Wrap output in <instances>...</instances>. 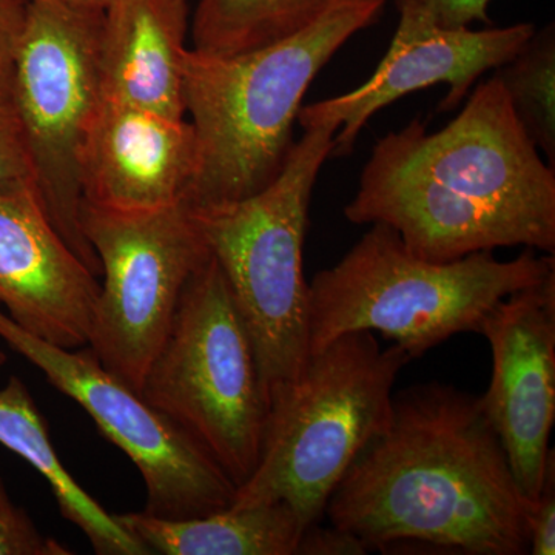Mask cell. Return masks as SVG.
Here are the masks:
<instances>
[{"mask_svg": "<svg viewBox=\"0 0 555 555\" xmlns=\"http://www.w3.org/2000/svg\"><path fill=\"white\" fill-rule=\"evenodd\" d=\"M150 554L295 555L306 528L287 503L228 507L171 520L149 513L113 514Z\"/></svg>", "mask_w": 555, "mask_h": 555, "instance_id": "cell-16", "label": "cell"}, {"mask_svg": "<svg viewBox=\"0 0 555 555\" xmlns=\"http://www.w3.org/2000/svg\"><path fill=\"white\" fill-rule=\"evenodd\" d=\"M526 529L529 554H555V456L547 465L542 491L526 507Z\"/></svg>", "mask_w": 555, "mask_h": 555, "instance_id": "cell-22", "label": "cell"}, {"mask_svg": "<svg viewBox=\"0 0 555 555\" xmlns=\"http://www.w3.org/2000/svg\"><path fill=\"white\" fill-rule=\"evenodd\" d=\"M528 503L481 398L433 382L393 396L385 430L357 456L324 516L367 551L409 542L525 555Z\"/></svg>", "mask_w": 555, "mask_h": 555, "instance_id": "cell-2", "label": "cell"}, {"mask_svg": "<svg viewBox=\"0 0 555 555\" xmlns=\"http://www.w3.org/2000/svg\"><path fill=\"white\" fill-rule=\"evenodd\" d=\"M0 338L43 372L96 423L144 478L145 513L182 520L228 509L236 486L198 441L150 406L138 390L102 366L90 347L50 345L0 310Z\"/></svg>", "mask_w": 555, "mask_h": 555, "instance_id": "cell-10", "label": "cell"}, {"mask_svg": "<svg viewBox=\"0 0 555 555\" xmlns=\"http://www.w3.org/2000/svg\"><path fill=\"white\" fill-rule=\"evenodd\" d=\"M357 2L363 0H199L192 50L228 56L261 49Z\"/></svg>", "mask_w": 555, "mask_h": 555, "instance_id": "cell-18", "label": "cell"}, {"mask_svg": "<svg viewBox=\"0 0 555 555\" xmlns=\"http://www.w3.org/2000/svg\"><path fill=\"white\" fill-rule=\"evenodd\" d=\"M478 334L492 353L491 385L481 404L521 494L532 502L554 456L555 273L502 299Z\"/></svg>", "mask_w": 555, "mask_h": 555, "instance_id": "cell-12", "label": "cell"}, {"mask_svg": "<svg viewBox=\"0 0 555 555\" xmlns=\"http://www.w3.org/2000/svg\"><path fill=\"white\" fill-rule=\"evenodd\" d=\"M385 2L350 3L246 53L189 49L184 105L195 131L196 164L181 203L215 206L268 188L294 147V126L310 83L347 40L374 24Z\"/></svg>", "mask_w": 555, "mask_h": 555, "instance_id": "cell-3", "label": "cell"}, {"mask_svg": "<svg viewBox=\"0 0 555 555\" xmlns=\"http://www.w3.org/2000/svg\"><path fill=\"white\" fill-rule=\"evenodd\" d=\"M69 547L43 535L22 507L10 499L0 477V555H68Z\"/></svg>", "mask_w": 555, "mask_h": 555, "instance_id": "cell-20", "label": "cell"}, {"mask_svg": "<svg viewBox=\"0 0 555 555\" xmlns=\"http://www.w3.org/2000/svg\"><path fill=\"white\" fill-rule=\"evenodd\" d=\"M555 273L534 248L509 261L491 250L449 262L416 257L382 222L309 284L310 356L350 332H379L414 360L454 335L480 332L502 299Z\"/></svg>", "mask_w": 555, "mask_h": 555, "instance_id": "cell-4", "label": "cell"}, {"mask_svg": "<svg viewBox=\"0 0 555 555\" xmlns=\"http://www.w3.org/2000/svg\"><path fill=\"white\" fill-rule=\"evenodd\" d=\"M80 228L102 276L87 346L102 366L141 393L185 284L210 251L182 203L120 211L83 199Z\"/></svg>", "mask_w": 555, "mask_h": 555, "instance_id": "cell-9", "label": "cell"}, {"mask_svg": "<svg viewBox=\"0 0 555 555\" xmlns=\"http://www.w3.org/2000/svg\"><path fill=\"white\" fill-rule=\"evenodd\" d=\"M36 185L24 130L11 102L0 104V189Z\"/></svg>", "mask_w": 555, "mask_h": 555, "instance_id": "cell-21", "label": "cell"}, {"mask_svg": "<svg viewBox=\"0 0 555 555\" xmlns=\"http://www.w3.org/2000/svg\"><path fill=\"white\" fill-rule=\"evenodd\" d=\"M141 396L198 441L236 488L254 473L268 393L254 341L211 255L185 284Z\"/></svg>", "mask_w": 555, "mask_h": 555, "instance_id": "cell-7", "label": "cell"}, {"mask_svg": "<svg viewBox=\"0 0 555 555\" xmlns=\"http://www.w3.org/2000/svg\"><path fill=\"white\" fill-rule=\"evenodd\" d=\"M7 361L5 352H3L2 347H0V366H3Z\"/></svg>", "mask_w": 555, "mask_h": 555, "instance_id": "cell-27", "label": "cell"}, {"mask_svg": "<svg viewBox=\"0 0 555 555\" xmlns=\"http://www.w3.org/2000/svg\"><path fill=\"white\" fill-rule=\"evenodd\" d=\"M102 14L61 0H25L11 104L24 130L43 208L94 276L101 264L80 228V153L102 101Z\"/></svg>", "mask_w": 555, "mask_h": 555, "instance_id": "cell-8", "label": "cell"}, {"mask_svg": "<svg viewBox=\"0 0 555 555\" xmlns=\"http://www.w3.org/2000/svg\"><path fill=\"white\" fill-rule=\"evenodd\" d=\"M188 0H116L102 14V98L182 119Z\"/></svg>", "mask_w": 555, "mask_h": 555, "instance_id": "cell-15", "label": "cell"}, {"mask_svg": "<svg viewBox=\"0 0 555 555\" xmlns=\"http://www.w3.org/2000/svg\"><path fill=\"white\" fill-rule=\"evenodd\" d=\"M337 131L327 120L306 127L283 170L255 195L190 208L254 341L269 403L310 358L302 250L313 188Z\"/></svg>", "mask_w": 555, "mask_h": 555, "instance_id": "cell-6", "label": "cell"}, {"mask_svg": "<svg viewBox=\"0 0 555 555\" xmlns=\"http://www.w3.org/2000/svg\"><path fill=\"white\" fill-rule=\"evenodd\" d=\"M196 164L188 120L102 98L80 153L83 199L120 211L181 203Z\"/></svg>", "mask_w": 555, "mask_h": 555, "instance_id": "cell-14", "label": "cell"}, {"mask_svg": "<svg viewBox=\"0 0 555 555\" xmlns=\"http://www.w3.org/2000/svg\"><path fill=\"white\" fill-rule=\"evenodd\" d=\"M61 2L67 3L73 9L104 13L116 0H61Z\"/></svg>", "mask_w": 555, "mask_h": 555, "instance_id": "cell-26", "label": "cell"}, {"mask_svg": "<svg viewBox=\"0 0 555 555\" xmlns=\"http://www.w3.org/2000/svg\"><path fill=\"white\" fill-rule=\"evenodd\" d=\"M412 358L382 349L372 332H350L310 356L301 375L270 398L257 467L232 507L287 503L305 528L392 415L393 386Z\"/></svg>", "mask_w": 555, "mask_h": 555, "instance_id": "cell-5", "label": "cell"}, {"mask_svg": "<svg viewBox=\"0 0 555 555\" xmlns=\"http://www.w3.org/2000/svg\"><path fill=\"white\" fill-rule=\"evenodd\" d=\"M0 443L30 463L50 485L62 517L86 534L100 555H149L147 547L130 534L87 494L65 469L51 443L49 425L30 390L16 375L0 387Z\"/></svg>", "mask_w": 555, "mask_h": 555, "instance_id": "cell-17", "label": "cell"}, {"mask_svg": "<svg viewBox=\"0 0 555 555\" xmlns=\"http://www.w3.org/2000/svg\"><path fill=\"white\" fill-rule=\"evenodd\" d=\"M25 21V0H0V104L11 102Z\"/></svg>", "mask_w": 555, "mask_h": 555, "instance_id": "cell-23", "label": "cell"}, {"mask_svg": "<svg viewBox=\"0 0 555 555\" xmlns=\"http://www.w3.org/2000/svg\"><path fill=\"white\" fill-rule=\"evenodd\" d=\"M398 10L396 36L374 75L349 93L299 108L302 129L324 120L337 124L334 158L353 152L358 134L375 113L414 91L444 83L449 91L438 112L459 107L481 75L513 60L537 30L532 24L480 31L441 28L409 0H398Z\"/></svg>", "mask_w": 555, "mask_h": 555, "instance_id": "cell-11", "label": "cell"}, {"mask_svg": "<svg viewBox=\"0 0 555 555\" xmlns=\"http://www.w3.org/2000/svg\"><path fill=\"white\" fill-rule=\"evenodd\" d=\"M369 553L364 543L357 535L343 529L320 524L306 528L299 542V555H361Z\"/></svg>", "mask_w": 555, "mask_h": 555, "instance_id": "cell-25", "label": "cell"}, {"mask_svg": "<svg viewBox=\"0 0 555 555\" xmlns=\"http://www.w3.org/2000/svg\"><path fill=\"white\" fill-rule=\"evenodd\" d=\"M430 24L441 28H469L473 22L489 24L491 0H409Z\"/></svg>", "mask_w": 555, "mask_h": 555, "instance_id": "cell-24", "label": "cell"}, {"mask_svg": "<svg viewBox=\"0 0 555 555\" xmlns=\"http://www.w3.org/2000/svg\"><path fill=\"white\" fill-rule=\"evenodd\" d=\"M518 122L555 166V30L534 33L513 60L496 68Z\"/></svg>", "mask_w": 555, "mask_h": 555, "instance_id": "cell-19", "label": "cell"}, {"mask_svg": "<svg viewBox=\"0 0 555 555\" xmlns=\"http://www.w3.org/2000/svg\"><path fill=\"white\" fill-rule=\"evenodd\" d=\"M345 217L389 225L430 262L514 246L554 255L555 170L494 75L436 133L414 119L379 138Z\"/></svg>", "mask_w": 555, "mask_h": 555, "instance_id": "cell-1", "label": "cell"}, {"mask_svg": "<svg viewBox=\"0 0 555 555\" xmlns=\"http://www.w3.org/2000/svg\"><path fill=\"white\" fill-rule=\"evenodd\" d=\"M101 284L50 221L33 184L0 189V306L50 345H89Z\"/></svg>", "mask_w": 555, "mask_h": 555, "instance_id": "cell-13", "label": "cell"}]
</instances>
